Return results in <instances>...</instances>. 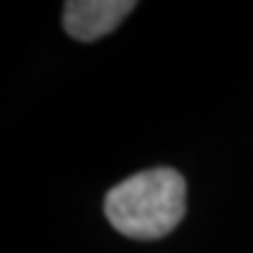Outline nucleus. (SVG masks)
<instances>
[{"label":"nucleus","mask_w":253,"mask_h":253,"mask_svg":"<svg viewBox=\"0 0 253 253\" xmlns=\"http://www.w3.org/2000/svg\"><path fill=\"white\" fill-rule=\"evenodd\" d=\"M103 212L109 225L124 238H166L186 214V181L173 168L142 170L106 194Z\"/></svg>","instance_id":"nucleus-1"},{"label":"nucleus","mask_w":253,"mask_h":253,"mask_svg":"<svg viewBox=\"0 0 253 253\" xmlns=\"http://www.w3.org/2000/svg\"><path fill=\"white\" fill-rule=\"evenodd\" d=\"M134 8L132 0H70L65 3V31L78 42H96L117 29Z\"/></svg>","instance_id":"nucleus-2"}]
</instances>
